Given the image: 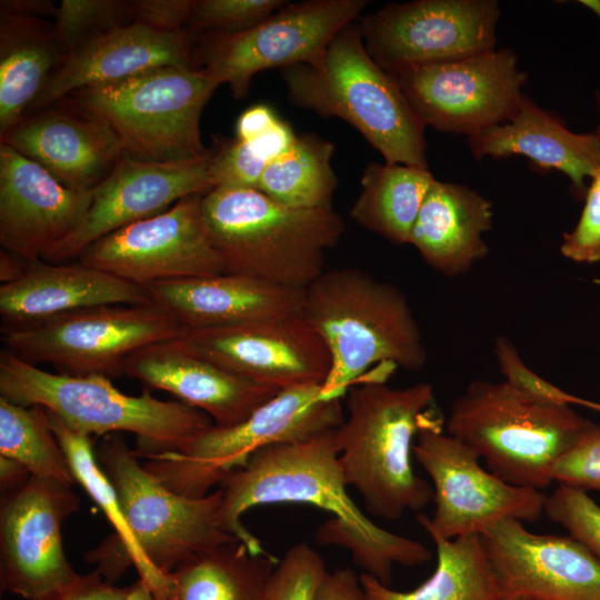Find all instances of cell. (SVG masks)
I'll list each match as a JSON object with an SVG mask.
<instances>
[{
  "label": "cell",
  "mask_w": 600,
  "mask_h": 600,
  "mask_svg": "<svg viewBox=\"0 0 600 600\" xmlns=\"http://www.w3.org/2000/svg\"><path fill=\"white\" fill-rule=\"evenodd\" d=\"M152 304L183 329L302 317L304 290L224 272L149 283Z\"/></svg>",
  "instance_id": "obj_24"
},
{
  "label": "cell",
  "mask_w": 600,
  "mask_h": 600,
  "mask_svg": "<svg viewBox=\"0 0 600 600\" xmlns=\"http://www.w3.org/2000/svg\"><path fill=\"white\" fill-rule=\"evenodd\" d=\"M591 423L571 406L533 397L504 380H473L453 400L447 432L502 480L541 490L553 482L554 464Z\"/></svg>",
  "instance_id": "obj_7"
},
{
  "label": "cell",
  "mask_w": 600,
  "mask_h": 600,
  "mask_svg": "<svg viewBox=\"0 0 600 600\" xmlns=\"http://www.w3.org/2000/svg\"><path fill=\"white\" fill-rule=\"evenodd\" d=\"M286 3L282 0H197L184 31L192 37L241 32Z\"/></svg>",
  "instance_id": "obj_38"
},
{
  "label": "cell",
  "mask_w": 600,
  "mask_h": 600,
  "mask_svg": "<svg viewBox=\"0 0 600 600\" xmlns=\"http://www.w3.org/2000/svg\"><path fill=\"white\" fill-rule=\"evenodd\" d=\"M432 402L428 382L394 388L369 380L350 390L347 417L337 429L339 463L346 484L359 491L372 516L396 520L432 501V486L411 463Z\"/></svg>",
  "instance_id": "obj_3"
},
{
  "label": "cell",
  "mask_w": 600,
  "mask_h": 600,
  "mask_svg": "<svg viewBox=\"0 0 600 600\" xmlns=\"http://www.w3.org/2000/svg\"><path fill=\"white\" fill-rule=\"evenodd\" d=\"M499 600H533V599H530V598H526V597H518V596H506V594H502Z\"/></svg>",
  "instance_id": "obj_54"
},
{
  "label": "cell",
  "mask_w": 600,
  "mask_h": 600,
  "mask_svg": "<svg viewBox=\"0 0 600 600\" xmlns=\"http://www.w3.org/2000/svg\"><path fill=\"white\" fill-rule=\"evenodd\" d=\"M437 566L433 573L410 591H397L362 572L368 600H499L496 572L480 534L451 540L433 539Z\"/></svg>",
  "instance_id": "obj_31"
},
{
  "label": "cell",
  "mask_w": 600,
  "mask_h": 600,
  "mask_svg": "<svg viewBox=\"0 0 600 600\" xmlns=\"http://www.w3.org/2000/svg\"><path fill=\"white\" fill-rule=\"evenodd\" d=\"M27 261L17 254L1 249L0 251V281L1 284L19 280L27 271Z\"/></svg>",
  "instance_id": "obj_50"
},
{
  "label": "cell",
  "mask_w": 600,
  "mask_h": 600,
  "mask_svg": "<svg viewBox=\"0 0 600 600\" xmlns=\"http://www.w3.org/2000/svg\"><path fill=\"white\" fill-rule=\"evenodd\" d=\"M499 16L494 0H417L387 4L359 28L373 60L397 77L496 49Z\"/></svg>",
  "instance_id": "obj_14"
},
{
  "label": "cell",
  "mask_w": 600,
  "mask_h": 600,
  "mask_svg": "<svg viewBox=\"0 0 600 600\" xmlns=\"http://www.w3.org/2000/svg\"><path fill=\"white\" fill-rule=\"evenodd\" d=\"M31 477L20 462L0 456V490L1 497L20 489Z\"/></svg>",
  "instance_id": "obj_49"
},
{
  "label": "cell",
  "mask_w": 600,
  "mask_h": 600,
  "mask_svg": "<svg viewBox=\"0 0 600 600\" xmlns=\"http://www.w3.org/2000/svg\"><path fill=\"white\" fill-rule=\"evenodd\" d=\"M0 398L41 406L84 436L131 432L137 456L176 451L213 422L202 411L178 401L159 400L144 389L129 396L103 376H69L41 370L9 350L0 354Z\"/></svg>",
  "instance_id": "obj_6"
},
{
  "label": "cell",
  "mask_w": 600,
  "mask_h": 600,
  "mask_svg": "<svg viewBox=\"0 0 600 600\" xmlns=\"http://www.w3.org/2000/svg\"><path fill=\"white\" fill-rule=\"evenodd\" d=\"M433 181L428 168L370 162L350 216L394 244H409L412 227Z\"/></svg>",
  "instance_id": "obj_33"
},
{
  "label": "cell",
  "mask_w": 600,
  "mask_h": 600,
  "mask_svg": "<svg viewBox=\"0 0 600 600\" xmlns=\"http://www.w3.org/2000/svg\"><path fill=\"white\" fill-rule=\"evenodd\" d=\"M412 454L432 482L433 516H417L431 540L481 534L506 519L534 522L544 513L541 490L513 486L482 468L480 457L443 432L439 420L426 418Z\"/></svg>",
  "instance_id": "obj_12"
},
{
  "label": "cell",
  "mask_w": 600,
  "mask_h": 600,
  "mask_svg": "<svg viewBox=\"0 0 600 600\" xmlns=\"http://www.w3.org/2000/svg\"><path fill=\"white\" fill-rule=\"evenodd\" d=\"M58 6L51 0H1L0 11L53 20Z\"/></svg>",
  "instance_id": "obj_48"
},
{
  "label": "cell",
  "mask_w": 600,
  "mask_h": 600,
  "mask_svg": "<svg viewBox=\"0 0 600 600\" xmlns=\"http://www.w3.org/2000/svg\"><path fill=\"white\" fill-rule=\"evenodd\" d=\"M124 376L146 389L167 391L204 412L213 424L231 427L246 420L280 389L242 378L194 352L179 338L156 342L133 352Z\"/></svg>",
  "instance_id": "obj_23"
},
{
  "label": "cell",
  "mask_w": 600,
  "mask_h": 600,
  "mask_svg": "<svg viewBox=\"0 0 600 600\" xmlns=\"http://www.w3.org/2000/svg\"><path fill=\"white\" fill-rule=\"evenodd\" d=\"M552 481L583 491L600 492V426L591 423L557 461Z\"/></svg>",
  "instance_id": "obj_41"
},
{
  "label": "cell",
  "mask_w": 600,
  "mask_h": 600,
  "mask_svg": "<svg viewBox=\"0 0 600 600\" xmlns=\"http://www.w3.org/2000/svg\"><path fill=\"white\" fill-rule=\"evenodd\" d=\"M281 74L291 103L347 121L387 163L428 168L426 127L397 79L368 52L358 24L340 30L320 62Z\"/></svg>",
  "instance_id": "obj_4"
},
{
  "label": "cell",
  "mask_w": 600,
  "mask_h": 600,
  "mask_svg": "<svg viewBox=\"0 0 600 600\" xmlns=\"http://www.w3.org/2000/svg\"><path fill=\"white\" fill-rule=\"evenodd\" d=\"M322 387L306 383L282 389L242 422L211 424L178 450L152 456L143 466L172 491L204 497L259 449L308 440L339 428L344 420L341 398L324 397Z\"/></svg>",
  "instance_id": "obj_9"
},
{
  "label": "cell",
  "mask_w": 600,
  "mask_h": 600,
  "mask_svg": "<svg viewBox=\"0 0 600 600\" xmlns=\"http://www.w3.org/2000/svg\"><path fill=\"white\" fill-rule=\"evenodd\" d=\"M202 211L227 272L297 289L324 271L327 250L344 232L333 208H291L257 189H212Z\"/></svg>",
  "instance_id": "obj_5"
},
{
  "label": "cell",
  "mask_w": 600,
  "mask_h": 600,
  "mask_svg": "<svg viewBox=\"0 0 600 600\" xmlns=\"http://www.w3.org/2000/svg\"><path fill=\"white\" fill-rule=\"evenodd\" d=\"M153 306L148 291L79 260L30 261L17 281L0 287L1 330L21 329L100 306Z\"/></svg>",
  "instance_id": "obj_25"
},
{
  "label": "cell",
  "mask_w": 600,
  "mask_h": 600,
  "mask_svg": "<svg viewBox=\"0 0 600 600\" xmlns=\"http://www.w3.org/2000/svg\"><path fill=\"white\" fill-rule=\"evenodd\" d=\"M0 456L20 462L31 476L76 484L41 406L24 407L0 398Z\"/></svg>",
  "instance_id": "obj_35"
},
{
  "label": "cell",
  "mask_w": 600,
  "mask_h": 600,
  "mask_svg": "<svg viewBox=\"0 0 600 600\" xmlns=\"http://www.w3.org/2000/svg\"><path fill=\"white\" fill-rule=\"evenodd\" d=\"M337 429L261 448L227 476L219 484L221 528L251 552L264 554L268 551L241 516L259 506L311 504L333 516L318 528V542L346 548L364 573L391 586L396 564L420 566L430 561L432 552L419 541L377 526L352 501L339 463Z\"/></svg>",
  "instance_id": "obj_1"
},
{
  "label": "cell",
  "mask_w": 600,
  "mask_h": 600,
  "mask_svg": "<svg viewBox=\"0 0 600 600\" xmlns=\"http://www.w3.org/2000/svg\"><path fill=\"white\" fill-rule=\"evenodd\" d=\"M560 251L574 262H600V170L589 183L579 221L563 234Z\"/></svg>",
  "instance_id": "obj_43"
},
{
  "label": "cell",
  "mask_w": 600,
  "mask_h": 600,
  "mask_svg": "<svg viewBox=\"0 0 600 600\" xmlns=\"http://www.w3.org/2000/svg\"><path fill=\"white\" fill-rule=\"evenodd\" d=\"M163 66L198 68L192 36L186 31H158L138 23L118 28L66 56L30 112L79 89L119 81Z\"/></svg>",
  "instance_id": "obj_26"
},
{
  "label": "cell",
  "mask_w": 600,
  "mask_h": 600,
  "mask_svg": "<svg viewBox=\"0 0 600 600\" xmlns=\"http://www.w3.org/2000/svg\"><path fill=\"white\" fill-rule=\"evenodd\" d=\"M202 197L183 198L97 240L77 260L141 287L227 272L206 224Z\"/></svg>",
  "instance_id": "obj_16"
},
{
  "label": "cell",
  "mask_w": 600,
  "mask_h": 600,
  "mask_svg": "<svg viewBox=\"0 0 600 600\" xmlns=\"http://www.w3.org/2000/svg\"><path fill=\"white\" fill-rule=\"evenodd\" d=\"M219 86L203 69L163 66L82 88L66 98L104 121L126 156L147 162H183L210 152L201 140L200 119Z\"/></svg>",
  "instance_id": "obj_8"
},
{
  "label": "cell",
  "mask_w": 600,
  "mask_h": 600,
  "mask_svg": "<svg viewBox=\"0 0 600 600\" xmlns=\"http://www.w3.org/2000/svg\"><path fill=\"white\" fill-rule=\"evenodd\" d=\"M94 450L139 548L160 572L170 574L196 554L238 540L221 528L220 489L200 498L172 491L138 461L121 433L102 437Z\"/></svg>",
  "instance_id": "obj_10"
},
{
  "label": "cell",
  "mask_w": 600,
  "mask_h": 600,
  "mask_svg": "<svg viewBox=\"0 0 600 600\" xmlns=\"http://www.w3.org/2000/svg\"><path fill=\"white\" fill-rule=\"evenodd\" d=\"M123 600H158L152 590L142 579H138L130 584L129 591Z\"/></svg>",
  "instance_id": "obj_51"
},
{
  "label": "cell",
  "mask_w": 600,
  "mask_h": 600,
  "mask_svg": "<svg viewBox=\"0 0 600 600\" xmlns=\"http://www.w3.org/2000/svg\"><path fill=\"white\" fill-rule=\"evenodd\" d=\"M197 0H130L133 23L163 32L186 30Z\"/></svg>",
  "instance_id": "obj_44"
},
{
  "label": "cell",
  "mask_w": 600,
  "mask_h": 600,
  "mask_svg": "<svg viewBox=\"0 0 600 600\" xmlns=\"http://www.w3.org/2000/svg\"><path fill=\"white\" fill-rule=\"evenodd\" d=\"M577 406L586 407L588 409L600 412V402H594L579 397Z\"/></svg>",
  "instance_id": "obj_52"
},
{
  "label": "cell",
  "mask_w": 600,
  "mask_h": 600,
  "mask_svg": "<svg viewBox=\"0 0 600 600\" xmlns=\"http://www.w3.org/2000/svg\"><path fill=\"white\" fill-rule=\"evenodd\" d=\"M208 156L183 162H147L126 156L91 191V204L80 224L42 260H77L97 240L159 214L179 200L214 189Z\"/></svg>",
  "instance_id": "obj_19"
},
{
  "label": "cell",
  "mask_w": 600,
  "mask_h": 600,
  "mask_svg": "<svg viewBox=\"0 0 600 600\" xmlns=\"http://www.w3.org/2000/svg\"><path fill=\"white\" fill-rule=\"evenodd\" d=\"M468 144L478 160L520 154L540 169L561 171L578 200L586 197L587 181L600 170L597 134L570 131L526 96L513 118L469 136Z\"/></svg>",
  "instance_id": "obj_27"
},
{
  "label": "cell",
  "mask_w": 600,
  "mask_h": 600,
  "mask_svg": "<svg viewBox=\"0 0 600 600\" xmlns=\"http://www.w3.org/2000/svg\"><path fill=\"white\" fill-rule=\"evenodd\" d=\"M62 60L52 20L0 11V134L30 112Z\"/></svg>",
  "instance_id": "obj_30"
},
{
  "label": "cell",
  "mask_w": 600,
  "mask_h": 600,
  "mask_svg": "<svg viewBox=\"0 0 600 600\" xmlns=\"http://www.w3.org/2000/svg\"><path fill=\"white\" fill-rule=\"evenodd\" d=\"M0 142L80 192L96 189L126 154L104 121L67 98L26 114L0 134Z\"/></svg>",
  "instance_id": "obj_21"
},
{
  "label": "cell",
  "mask_w": 600,
  "mask_h": 600,
  "mask_svg": "<svg viewBox=\"0 0 600 600\" xmlns=\"http://www.w3.org/2000/svg\"><path fill=\"white\" fill-rule=\"evenodd\" d=\"M129 587L107 581L98 570L79 574L41 600H123Z\"/></svg>",
  "instance_id": "obj_45"
},
{
  "label": "cell",
  "mask_w": 600,
  "mask_h": 600,
  "mask_svg": "<svg viewBox=\"0 0 600 600\" xmlns=\"http://www.w3.org/2000/svg\"><path fill=\"white\" fill-rule=\"evenodd\" d=\"M73 486L31 476L0 503V586L27 600H41L77 572L64 553L61 528L78 511Z\"/></svg>",
  "instance_id": "obj_17"
},
{
  "label": "cell",
  "mask_w": 600,
  "mask_h": 600,
  "mask_svg": "<svg viewBox=\"0 0 600 600\" xmlns=\"http://www.w3.org/2000/svg\"><path fill=\"white\" fill-rule=\"evenodd\" d=\"M327 571L320 553L307 542H298L279 560L262 600H314Z\"/></svg>",
  "instance_id": "obj_39"
},
{
  "label": "cell",
  "mask_w": 600,
  "mask_h": 600,
  "mask_svg": "<svg viewBox=\"0 0 600 600\" xmlns=\"http://www.w3.org/2000/svg\"><path fill=\"white\" fill-rule=\"evenodd\" d=\"M47 412L76 483L99 506L114 530L96 549L84 554L86 560L96 563V569L110 583H114L133 566L158 600H173L171 573L164 574L156 569L139 548L117 491L97 460L92 438L74 431L56 414Z\"/></svg>",
  "instance_id": "obj_29"
},
{
  "label": "cell",
  "mask_w": 600,
  "mask_h": 600,
  "mask_svg": "<svg viewBox=\"0 0 600 600\" xmlns=\"http://www.w3.org/2000/svg\"><path fill=\"white\" fill-rule=\"evenodd\" d=\"M91 192L74 191L0 142V246L27 261L42 258L86 216Z\"/></svg>",
  "instance_id": "obj_22"
},
{
  "label": "cell",
  "mask_w": 600,
  "mask_h": 600,
  "mask_svg": "<svg viewBox=\"0 0 600 600\" xmlns=\"http://www.w3.org/2000/svg\"><path fill=\"white\" fill-rule=\"evenodd\" d=\"M364 0L287 2L266 20L241 32L193 36L196 66L234 99L248 96L260 71L294 64H316L336 34L363 11Z\"/></svg>",
  "instance_id": "obj_13"
},
{
  "label": "cell",
  "mask_w": 600,
  "mask_h": 600,
  "mask_svg": "<svg viewBox=\"0 0 600 600\" xmlns=\"http://www.w3.org/2000/svg\"><path fill=\"white\" fill-rule=\"evenodd\" d=\"M492 204L466 186L434 179L412 227L409 244L436 271L457 277L488 253L483 234L492 227Z\"/></svg>",
  "instance_id": "obj_28"
},
{
  "label": "cell",
  "mask_w": 600,
  "mask_h": 600,
  "mask_svg": "<svg viewBox=\"0 0 600 600\" xmlns=\"http://www.w3.org/2000/svg\"><path fill=\"white\" fill-rule=\"evenodd\" d=\"M596 104H597V109H598L599 114H600V91L596 92ZM594 133L597 134V137L599 138V141H600V124L598 126Z\"/></svg>",
  "instance_id": "obj_53"
},
{
  "label": "cell",
  "mask_w": 600,
  "mask_h": 600,
  "mask_svg": "<svg viewBox=\"0 0 600 600\" xmlns=\"http://www.w3.org/2000/svg\"><path fill=\"white\" fill-rule=\"evenodd\" d=\"M296 137L290 124L281 119L270 132L252 141L214 137L209 157L214 189H258L267 166L283 154Z\"/></svg>",
  "instance_id": "obj_36"
},
{
  "label": "cell",
  "mask_w": 600,
  "mask_h": 600,
  "mask_svg": "<svg viewBox=\"0 0 600 600\" xmlns=\"http://www.w3.org/2000/svg\"><path fill=\"white\" fill-rule=\"evenodd\" d=\"M53 34L63 58L91 40L133 24L130 0H62Z\"/></svg>",
  "instance_id": "obj_37"
},
{
  "label": "cell",
  "mask_w": 600,
  "mask_h": 600,
  "mask_svg": "<svg viewBox=\"0 0 600 600\" xmlns=\"http://www.w3.org/2000/svg\"><path fill=\"white\" fill-rule=\"evenodd\" d=\"M494 356L504 381L510 386L550 402L577 406L579 397L560 389L533 372L507 337L496 338Z\"/></svg>",
  "instance_id": "obj_42"
},
{
  "label": "cell",
  "mask_w": 600,
  "mask_h": 600,
  "mask_svg": "<svg viewBox=\"0 0 600 600\" xmlns=\"http://www.w3.org/2000/svg\"><path fill=\"white\" fill-rule=\"evenodd\" d=\"M179 339L229 371L280 390L323 386L331 369L327 344L303 317L183 329Z\"/></svg>",
  "instance_id": "obj_18"
},
{
  "label": "cell",
  "mask_w": 600,
  "mask_h": 600,
  "mask_svg": "<svg viewBox=\"0 0 600 600\" xmlns=\"http://www.w3.org/2000/svg\"><path fill=\"white\" fill-rule=\"evenodd\" d=\"M280 119L267 104L259 103L244 110L236 123V138L241 141L256 140L268 132Z\"/></svg>",
  "instance_id": "obj_47"
},
{
  "label": "cell",
  "mask_w": 600,
  "mask_h": 600,
  "mask_svg": "<svg viewBox=\"0 0 600 600\" xmlns=\"http://www.w3.org/2000/svg\"><path fill=\"white\" fill-rule=\"evenodd\" d=\"M181 328L156 306H100L60 314L41 323L1 330L7 350L37 366L69 376H124V363L149 344L176 339Z\"/></svg>",
  "instance_id": "obj_11"
},
{
  "label": "cell",
  "mask_w": 600,
  "mask_h": 600,
  "mask_svg": "<svg viewBox=\"0 0 600 600\" xmlns=\"http://www.w3.org/2000/svg\"><path fill=\"white\" fill-rule=\"evenodd\" d=\"M544 513L600 561V506L587 491L559 484L546 497Z\"/></svg>",
  "instance_id": "obj_40"
},
{
  "label": "cell",
  "mask_w": 600,
  "mask_h": 600,
  "mask_svg": "<svg viewBox=\"0 0 600 600\" xmlns=\"http://www.w3.org/2000/svg\"><path fill=\"white\" fill-rule=\"evenodd\" d=\"M279 560L234 540L196 554L171 572L173 600H262Z\"/></svg>",
  "instance_id": "obj_32"
},
{
  "label": "cell",
  "mask_w": 600,
  "mask_h": 600,
  "mask_svg": "<svg viewBox=\"0 0 600 600\" xmlns=\"http://www.w3.org/2000/svg\"><path fill=\"white\" fill-rule=\"evenodd\" d=\"M394 78L424 127L469 137L514 117L527 74L514 52L502 48Z\"/></svg>",
  "instance_id": "obj_15"
},
{
  "label": "cell",
  "mask_w": 600,
  "mask_h": 600,
  "mask_svg": "<svg viewBox=\"0 0 600 600\" xmlns=\"http://www.w3.org/2000/svg\"><path fill=\"white\" fill-rule=\"evenodd\" d=\"M333 152L334 146L319 136H297L292 146L267 166L257 190L291 208H332L338 186L331 166Z\"/></svg>",
  "instance_id": "obj_34"
},
{
  "label": "cell",
  "mask_w": 600,
  "mask_h": 600,
  "mask_svg": "<svg viewBox=\"0 0 600 600\" xmlns=\"http://www.w3.org/2000/svg\"><path fill=\"white\" fill-rule=\"evenodd\" d=\"M506 519L480 534L502 594L600 600V561L572 537L538 534Z\"/></svg>",
  "instance_id": "obj_20"
},
{
  "label": "cell",
  "mask_w": 600,
  "mask_h": 600,
  "mask_svg": "<svg viewBox=\"0 0 600 600\" xmlns=\"http://www.w3.org/2000/svg\"><path fill=\"white\" fill-rule=\"evenodd\" d=\"M302 317L331 357L322 387L342 397L368 368L387 362L409 371L427 363V350L408 299L394 284L356 269L324 270L304 290Z\"/></svg>",
  "instance_id": "obj_2"
},
{
  "label": "cell",
  "mask_w": 600,
  "mask_h": 600,
  "mask_svg": "<svg viewBox=\"0 0 600 600\" xmlns=\"http://www.w3.org/2000/svg\"><path fill=\"white\" fill-rule=\"evenodd\" d=\"M314 600H368L360 578L351 568L327 571L321 580Z\"/></svg>",
  "instance_id": "obj_46"
}]
</instances>
